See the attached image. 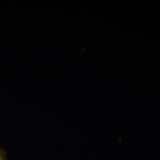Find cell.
Listing matches in <instances>:
<instances>
[{
  "mask_svg": "<svg viewBox=\"0 0 160 160\" xmlns=\"http://www.w3.org/2000/svg\"><path fill=\"white\" fill-rule=\"evenodd\" d=\"M0 160H8L6 151L0 148Z\"/></svg>",
  "mask_w": 160,
  "mask_h": 160,
  "instance_id": "obj_1",
  "label": "cell"
}]
</instances>
